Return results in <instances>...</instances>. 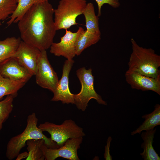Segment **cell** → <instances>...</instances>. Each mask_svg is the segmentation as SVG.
<instances>
[{"label":"cell","instance_id":"7a4b0ae2","mask_svg":"<svg viewBox=\"0 0 160 160\" xmlns=\"http://www.w3.org/2000/svg\"><path fill=\"white\" fill-rule=\"evenodd\" d=\"M38 119L35 113L29 115L27 119V125L20 134L12 137L8 141L6 153V157L9 160L16 158L22 149L26 146L27 141L32 139H42L47 146L51 148L60 147L56 143L48 138L37 126Z\"/></svg>","mask_w":160,"mask_h":160},{"label":"cell","instance_id":"9c48e42d","mask_svg":"<svg viewBox=\"0 0 160 160\" xmlns=\"http://www.w3.org/2000/svg\"><path fill=\"white\" fill-rule=\"evenodd\" d=\"M84 30L79 27L77 31L72 32L65 30V35L60 38L58 43H54L50 47V52L55 56H63L67 60H71L76 55L75 49L76 42L80 34Z\"/></svg>","mask_w":160,"mask_h":160},{"label":"cell","instance_id":"6da1fadb","mask_svg":"<svg viewBox=\"0 0 160 160\" xmlns=\"http://www.w3.org/2000/svg\"><path fill=\"white\" fill-rule=\"evenodd\" d=\"M54 9L48 1L31 7L17 22L22 41L41 51L50 48L57 31Z\"/></svg>","mask_w":160,"mask_h":160},{"label":"cell","instance_id":"5bb4252c","mask_svg":"<svg viewBox=\"0 0 160 160\" xmlns=\"http://www.w3.org/2000/svg\"><path fill=\"white\" fill-rule=\"evenodd\" d=\"M156 128L145 131L141 134L144 142L141 145L143 149L140 154L144 160H159L160 157L154 150L153 146V139Z\"/></svg>","mask_w":160,"mask_h":160},{"label":"cell","instance_id":"5b68a950","mask_svg":"<svg viewBox=\"0 0 160 160\" xmlns=\"http://www.w3.org/2000/svg\"><path fill=\"white\" fill-rule=\"evenodd\" d=\"M92 71L91 68L87 70L83 67L76 71V75L81 85V89L78 94H74V104L78 109L83 111L86 109L89 102L92 99L96 100L100 104L107 105L106 102L95 90Z\"/></svg>","mask_w":160,"mask_h":160},{"label":"cell","instance_id":"484cf974","mask_svg":"<svg viewBox=\"0 0 160 160\" xmlns=\"http://www.w3.org/2000/svg\"><path fill=\"white\" fill-rule=\"evenodd\" d=\"M28 152L26 151L20 153L16 158V160H21L23 159H26L28 157Z\"/></svg>","mask_w":160,"mask_h":160},{"label":"cell","instance_id":"603a6c76","mask_svg":"<svg viewBox=\"0 0 160 160\" xmlns=\"http://www.w3.org/2000/svg\"><path fill=\"white\" fill-rule=\"evenodd\" d=\"M17 5V0H0V27L1 22L14 12Z\"/></svg>","mask_w":160,"mask_h":160},{"label":"cell","instance_id":"7c38bea8","mask_svg":"<svg viewBox=\"0 0 160 160\" xmlns=\"http://www.w3.org/2000/svg\"><path fill=\"white\" fill-rule=\"evenodd\" d=\"M125 77L132 88L143 91L151 90L160 95V77L154 78L127 71Z\"/></svg>","mask_w":160,"mask_h":160},{"label":"cell","instance_id":"277c9868","mask_svg":"<svg viewBox=\"0 0 160 160\" xmlns=\"http://www.w3.org/2000/svg\"><path fill=\"white\" fill-rule=\"evenodd\" d=\"M87 4L86 0H60L54 11L56 30H65L77 25L76 18L83 14Z\"/></svg>","mask_w":160,"mask_h":160},{"label":"cell","instance_id":"d6986e66","mask_svg":"<svg viewBox=\"0 0 160 160\" xmlns=\"http://www.w3.org/2000/svg\"><path fill=\"white\" fill-rule=\"evenodd\" d=\"M17 5L14 12L9 18L7 23V26L13 23H17L25 13L33 5L48 1V0H17Z\"/></svg>","mask_w":160,"mask_h":160},{"label":"cell","instance_id":"4fadbf2b","mask_svg":"<svg viewBox=\"0 0 160 160\" xmlns=\"http://www.w3.org/2000/svg\"><path fill=\"white\" fill-rule=\"evenodd\" d=\"M0 73L4 77L15 81L24 80L28 81L33 76L12 57L0 64Z\"/></svg>","mask_w":160,"mask_h":160},{"label":"cell","instance_id":"52a82bcc","mask_svg":"<svg viewBox=\"0 0 160 160\" xmlns=\"http://www.w3.org/2000/svg\"><path fill=\"white\" fill-rule=\"evenodd\" d=\"M35 76L37 85L52 92L54 91L59 80L48 60L46 50L41 51Z\"/></svg>","mask_w":160,"mask_h":160},{"label":"cell","instance_id":"e0dca14e","mask_svg":"<svg viewBox=\"0 0 160 160\" xmlns=\"http://www.w3.org/2000/svg\"><path fill=\"white\" fill-rule=\"evenodd\" d=\"M142 117L145 119L144 121L136 130L131 132L132 135L140 134L143 131L154 129L155 127L160 125V105L156 104L152 112L143 116Z\"/></svg>","mask_w":160,"mask_h":160},{"label":"cell","instance_id":"2e32d148","mask_svg":"<svg viewBox=\"0 0 160 160\" xmlns=\"http://www.w3.org/2000/svg\"><path fill=\"white\" fill-rule=\"evenodd\" d=\"M27 81L24 80H12L4 77L0 73V100L8 95H12L16 97L18 91Z\"/></svg>","mask_w":160,"mask_h":160},{"label":"cell","instance_id":"30bf717a","mask_svg":"<svg viewBox=\"0 0 160 160\" xmlns=\"http://www.w3.org/2000/svg\"><path fill=\"white\" fill-rule=\"evenodd\" d=\"M74 63L73 59H67L65 61L62 77L53 92V96L51 101H60L63 104H74V94L71 92L69 87V74Z\"/></svg>","mask_w":160,"mask_h":160},{"label":"cell","instance_id":"44dd1931","mask_svg":"<svg viewBox=\"0 0 160 160\" xmlns=\"http://www.w3.org/2000/svg\"><path fill=\"white\" fill-rule=\"evenodd\" d=\"M44 140L42 139H32L28 140L26 143L27 149L28 153L26 160H45L41 146Z\"/></svg>","mask_w":160,"mask_h":160},{"label":"cell","instance_id":"9a60e30c","mask_svg":"<svg viewBox=\"0 0 160 160\" xmlns=\"http://www.w3.org/2000/svg\"><path fill=\"white\" fill-rule=\"evenodd\" d=\"M83 14L85 19L86 30L94 36L101 38L99 18L95 14L94 7L92 3H89L87 4Z\"/></svg>","mask_w":160,"mask_h":160},{"label":"cell","instance_id":"ffe728a7","mask_svg":"<svg viewBox=\"0 0 160 160\" xmlns=\"http://www.w3.org/2000/svg\"><path fill=\"white\" fill-rule=\"evenodd\" d=\"M101 39L84 30L78 37L75 44L76 55H80L86 49L97 43Z\"/></svg>","mask_w":160,"mask_h":160},{"label":"cell","instance_id":"3957f363","mask_svg":"<svg viewBox=\"0 0 160 160\" xmlns=\"http://www.w3.org/2000/svg\"><path fill=\"white\" fill-rule=\"evenodd\" d=\"M132 52L128 63L130 72H136L154 78L160 77V56L151 48L139 46L133 38L131 39Z\"/></svg>","mask_w":160,"mask_h":160},{"label":"cell","instance_id":"8fae6325","mask_svg":"<svg viewBox=\"0 0 160 160\" xmlns=\"http://www.w3.org/2000/svg\"><path fill=\"white\" fill-rule=\"evenodd\" d=\"M41 51L21 40L11 57L16 59L33 75H35Z\"/></svg>","mask_w":160,"mask_h":160},{"label":"cell","instance_id":"d4e9b609","mask_svg":"<svg viewBox=\"0 0 160 160\" xmlns=\"http://www.w3.org/2000/svg\"><path fill=\"white\" fill-rule=\"evenodd\" d=\"M112 138L111 136H109L106 141V145L105 146V153L104 154V158L105 160H112V157L110 153V148L111 142Z\"/></svg>","mask_w":160,"mask_h":160},{"label":"cell","instance_id":"ac0fdd59","mask_svg":"<svg viewBox=\"0 0 160 160\" xmlns=\"http://www.w3.org/2000/svg\"><path fill=\"white\" fill-rule=\"evenodd\" d=\"M21 39L12 36L0 40V64L11 57L18 48Z\"/></svg>","mask_w":160,"mask_h":160},{"label":"cell","instance_id":"cb8c5ba5","mask_svg":"<svg viewBox=\"0 0 160 160\" xmlns=\"http://www.w3.org/2000/svg\"><path fill=\"white\" fill-rule=\"evenodd\" d=\"M97 2L98 8L97 16H100L101 15V9L104 4H108L115 8L118 7L120 6L119 0H95Z\"/></svg>","mask_w":160,"mask_h":160},{"label":"cell","instance_id":"8992f818","mask_svg":"<svg viewBox=\"0 0 160 160\" xmlns=\"http://www.w3.org/2000/svg\"><path fill=\"white\" fill-rule=\"evenodd\" d=\"M38 127L43 132H47L50 135L51 140L60 147L68 139L83 137L85 135L83 129L71 119L65 120L60 125L46 121Z\"/></svg>","mask_w":160,"mask_h":160},{"label":"cell","instance_id":"7402d4cb","mask_svg":"<svg viewBox=\"0 0 160 160\" xmlns=\"http://www.w3.org/2000/svg\"><path fill=\"white\" fill-rule=\"evenodd\" d=\"M15 96L9 95L0 101V131L3 123L8 118L13 108V102Z\"/></svg>","mask_w":160,"mask_h":160},{"label":"cell","instance_id":"ba28073f","mask_svg":"<svg viewBox=\"0 0 160 160\" xmlns=\"http://www.w3.org/2000/svg\"><path fill=\"white\" fill-rule=\"evenodd\" d=\"M83 140V137L69 139L63 145L54 149L48 148L44 142L41 148L46 160H55L59 157L69 160H79L77 151Z\"/></svg>","mask_w":160,"mask_h":160}]
</instances>
